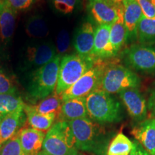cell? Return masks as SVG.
<instances>
[{"instance_id":"18","label":"cell","mask_w":155,"mask_h":155,"mask_svg":"<svg viewBox=\"0 0 155 155\" xmlns=\"http://www.w3.org/2000/svg\"><path fill=\"white\" fill-rule=\"evenodd\" d=\"M17 135L25 155H38L42 149L45 133L32 128H25Z\"/></svg>"},{"instance_id":"27","label":"cell","mask_w":155,"mask_h":155,"mask_svg":"<svg viewBox=\"0 0 155 155\" xmlns=\"http://www.w3.org/2000/svg\"><path fill=\"white\" fill-rule=\"evenodd\" d=\"M54 9L63 15H71L80 8L82 0H51Z\"/></svg>"},{"instance_id":"33","label":"cell","mask_w":155,"mask_h":155,"mask_svg":"<svg viewBox=\"0 0 155 155\" xmlns=\"http://www.w3.org/2000/svg\"><path fill=\"white\" fill-rule=\"evenodd\" d=\"M147 109L150 111V118H155V87L151 91L147 102Z\"/></svg>"},{"instance_id":"16","label":"cell","mask_w":155,"mask_h":155,"mask_svg":"<svg viewBox=\"0 0 155 155\" xmlns=\"http://www.w3.org/2000/svg\"><path fill=\"white\" fill-rule=\"evenodd\" d=\"M123 19L128 33V40L133 42L137 40V26L142 17V12L137 0H124Z\"/></svg>"},{"instance_id":"26","label":"cell","mask_w":155,"mask_h":155,"mask_svg":"<svg viewBox=\"0 0 155 155\" xmlns=\"http://www.w3.org/2000/svg\"><path fill=\"white\" fill-rule=\"evenodd\" d=\"M24 105L21 97L17 94H0V119Z\"/></svg>"},{"instance_id":"32","label":"cell","mask_w":155,"mask_h":155,"mask_svg":"<svg viewBox=\"0 0 155 155\" xmlns=\"http://www.w3.org/2000/svg\"><path fill=\"white\" fill-rule=\"evenodd\" d=\"M15 11H25L28 9L36 0H7Z\"/></svg>"},{"instance_id":"31","label":"cell","mask_w":155,"mask_h":155,"mask_svg":"<svg viewBox=\"0 0 155 155\" xmlns=\"http://www.w3.org/2000/svg\"><path fill=\"white\" fill-rule=\"evenodd\" d=\"M140 6L142 15L147 18H155V6L151 0H137Z\"/></svg>"},{"instance_id":"14","label":"cell","mask_w":155,"mask_h":155,"mask_svg":"<svg viewBox=\"0 0 155 155\" xmlns=\"http://www.w3.org/2000/svg\"><path fill=\"white\" fill-rule=\"evenodd\" d=\"M110 25H100L96 28L93 58L96 60H106L115 57L110 44Z\"/></svg>"},{"instance_id":"34","label":"cell","mask_w":155,"mask_h":155,"mask_svg":"<svg viewBox=\"0 0 155 155\" xmlns=\"http://www.w3.org/2000/svg\"><path fill=\"white\" fill-rule=\"evenodd\" d=\"M133 148L129 155H151L137 140L133 141Z\"/></svg>"},{"instance_id":"13","label":"cell","mask_w":155,"mask_h":155,"mask_svg":"<svg viewBox=\"0 0 155 155\" xmlns=\"http://www.w3.org/2000/svg\"><path fill=\"white\" fill-rule=\"evenodd\" d=\"M25 55L28 66L38 69L50 63L57 55L56 48L52 42H42L28 47Z\"/></svg>"},{"instance_id":"2","label":"cell","mask_w":155,"mask_h":155,"mask_svg":"<svg viewBox=\"0 0 155 155\" xmlns=\"http://www.w3.org/2000/svg\"><path fill=\"white\" fill-rule=\"evenodd\" d=\"M86 104L89 119L99 124L117 123L123 119L121 103L112 94L100 89L86 97Z\"/></svg>"},{"instance_id":"29","label":"cell","mask_w":155,"mask_h":155,"mask_svg":"<svg viewBox=\"0 0 155 155\" xmlns=\"http://www.w3.org/2000/svg\"><path fill=\"white\" fill-rule=\"evenodd\" d=\"M17 94V88L12 79L0 68V94Z\"/></svg>"},{"instance_id":"23","label":"cell","mask_w":155,"mask_h":155,"mask_svg":"<svg viewBox=\"0 0 155 155\" xmlns=\"http://www.w3.org/2000/svg\"><path fill=\"white\" fill-rule=\"evenodd\" d=\"M132 148V141L124 134L119 133L110 142L106 155H129Z\"/></svg>"},{"instance_id":"1","label":"cell","mask_w":155,"mask_h":155,"mask_svg":"<svg viewBox=\"0 0 155 155\" xmlns=\"http://www.w3.org/2000/svg\"><path fill=\"white\" fill-rule=\"evenodd\" d=\"M72 130L78 150L93 155H106L111 137L101 124L89 118H83L68 122Z\"/></svg>"},{"instance_id":"11","label":"cell","mask_w":155,"mask_h":155,"mask_svg":"<svg viewBox=\"0 0 155 155\" xmlns=\"http://www.w3.org/2000/svg\"><path fill=\"white\" fill-rule=\"evenodd\" d=\"M26 121L24 106L0 119V147L17 134Z\"/></svg>"},{"instance_id":"28","label":"cell","mask_w":155,"mask_h":155,"mask_svg":"<svg viewBox=\"0 0 155 155\" xmlns=\"http://www.w3.org/2000/svg\"><path fill=\"white\" fill-rule=\"evenodd\" d=\"M0 155H25L18 136L16 135L0 147Z\"/></svg>"},{"instance_id":"7","label":"cell","mask_w":155,"mask_h":155,"mask_svg":"<svg viewBox=\"0 0 155 155\" xmlns=\"http://www.w3.org/2000/svg\"><path fill=\"white\" fill-rule=\"evenodd\" d=\"M110 62L98 60L89 71L61 96L62 101L71 98H86L91 93L99 89L106 66Z\"/></svg>"},{"instance_id":"15","label":"cell","mask_w":155,"mask_h":155,"mask_svg":"<svg viewBox=\"0 0 155 155\" xmlns=\"http://www.w3.org/2000/svg\"><path fill=\"white\" fill-rule=\"evenodd\" d=\"M131 134L151 155H155V118L139 122L133 128Z\"/></svg>"},{"instance_id":"20","label":"cell","mask_w":155,"mask_h":155,"mask_svg":"<svg viewBox=\"0 0 155 155\" xmlns=\"http://www.w3.org/2000/svg\"><path fill=\"white\" fill-rule=\"evenodd\" d=\"M24 111L27 116V121L32 129L41 131H48L53 125L58 114H39L34 111L28 104L24 105Z\"/></svg>"},{"instance_id":"10","label":"cell","mask_w":155,"mask_h":155,"mask_svg":"<svg viewBox=\"0 0 155 155\" xmlns=\"http://www.w3.org/2000/svg\"><path fill=\"white\" fill-rule=\"evenodd\" d=\"M119 98L133 120L141 122L147 116V103L138 88L126 89L119 93Z\"/></svg>"},{"instance_id":"5","label":"cell","mask_w":155,"mask_h":155,"mask_svg":"<svg viewBox=\"0 0 155 155\" xmlns=\"http://www.w3.org/2000/svg\"><path fill=\"white\" fill-rule=\"evenodd\" d=\"M140 84V78L132 70L110 62L104 71L99 89L115 94L126 89L138 88Z\"/></svg>"},{"instance_id":"21","label":"cell","mask_w":155,"mask_h":155,"mask_svg":"<svg viewBox=\"0 0 155 155\" xmlns=\"http://www.w3.org/2000/svg\"><path fill=\"white\" fill-rule=\"evenodd\" d=\"M109 40L113 53L116 56L128 40V33L124 23L123 13L116 22L111 25Z\"/></svg>"},{"instance_id":"37","label":"cell","mask_w":155,"mask_h":155,"mask_svg":"<svg viewBox=\"0 0 155 155\" xmlns=\"http://www.w3.org/2000/svg\"><path fill=\"white\" fill-rule=\"evenodd\" d=\"M38 155H49V154H48L47 153H46L45 152H44L43 150H41L40 152V153L38 154Z\"/></svg>"},{"instance_id":"36","label":"cell","mask_w":155,"mask_h":155,"mask_svg":"<svg viewBox=\"0 0 155 155\" xmlns=\"http://www.w3.org/2000/svg\"><path fill=\"white\" fill-rule=\"evenodd\" d=\"M68 155H83V154H81V153H79V152H78V150H77L74 151V152H71V154H68Z\"/></svg>"},{"instance_id":"3","label":"cell","mask_w":155,"mask_h":155,"mask_svg":"<svg viewBox=\"0 0 155 155\" xmlns=\"http://www.w3.org/2000/svg\"><path fill=\"white\" fill-rule=\"evenodd\" d=\"M61 57L57 55L43 66L36 69L30 77L28 96L31 102L41 101L55 92Z\"/></svg>"},{"instance_id":"8","label":"cell","mask_w":155,"mask_h":155,"mask_svg":"<svg viewBox=\"0 0 155 155\" xmlns=\"http://www.w3.org/2000/svg\"><path fill=\"white\" fill-rule=\"evenodd\" d=\"M124 63L131 70L147 74H155V47L131 45L122 54Z\"/></svg>"},{"instance_id":"19","label":"cell","mask_w":155,"mask_h":155,"mask_svg":"<svg viewBox=\"0 0 155 155\" xmlns=\"http://www.w3.org/2000/svg\"><path fill=\"white\" fill-rule=\"evenodd\" d=\"M16 13L7 0H0V38L5 43L8 42L14 34Z\"/></svg>"},{"instance_id":"30","label":"cell","mask_w":155,"mask_h":155,"mask_svg":"<svg viewBox=\"0 0 155 155\" xmlns=\"http://www.w3.org/2000/svg\"><path fill=\"white\" fill-rule=\"evenodd\" d=\"M71 44V38H70L69 32L66 30L63 29L59 32L57 36V46L56 50L58 55H63L66 53Z\"/></svg>"},{"instance_id":"12","label":"cell","mask_w":155,"mask_h":155,"mask_svg":"<svg viewBox=\"0 0 155 155\" xmlns=\"http://www.w3.org/2000/svg\"><path fill=\"white\" fill-rule=\"evenodd\" d=\"M95 30L91 22L86 21L77 29L73 36V47L78 55L92 57L94 44Z\"/></svg>"},{"instance_id":"17","label":"cell","mask_w":155,"mask_h":155,"mask_svg":"<svg viewBox=\"0 0 155 155\" xmlns=\"http://www.w3.org/2000/svg\"><path fill=\"white\" fill-rule=\"evenodd\" d=\"M58 121H71L88 118L86 98H75L64 101L58 111Z\"/></svg>"},{"instance_id":"4","label":"cell","mask_w":155,"mask_h":155,"mask_svg":"<svg viewBox=\"0 0 155 155\" xmlns=\"http://www.w3.org/2000/svg\"><path fill=\"white\" fill-rule=\"evenodd\" d=\"M96 61L98 60L92 57H83L78 54L64 55L61 60L58 83L54 93L61 96L91 68Z\"/></svg>"},{"instance_id":"6","label":"cell","mask_w":155,"mask_h":155,"mask_svg":"<svg viewBox=\"0 0 155 155\" xmlns=\"http://www.w3.org/2000/svg\"><path fill=\"white\" fill-rule=\"evenodd\" d=\"M42 150L49 155H68L77 150L68 122L57 121L47 131Z\"/></svg>"},{"instance_id":"22","label":"cell","mask_w":155,"mask_h":155,"mask_svg":"<svg viewBox=\"0 0 155 155\" xmlns=\"http://www.w3.org/2000/svg\"><path fill=\"white\" fill-rule=\"evenodd\" d=\"M137 40L144 45L153 46L155 44V18L141 17L137 26Z\"/></svg>"},{"instance_id":"35","label":"cell","mask_w":155,"mask_h":155,"mask_svg":"<svg viewBox=\"0 0 155 155\" xmlns=\"http://www.w3.org/2000/svg\"><path fill=\"white\" fill-rule=\"evenodd\" d=\"M108 1L116 4V5H122V2H123L124 0H108Z\"/></svg>"},{"instance_id":"9","label":"cell","mask_w":155,"mask_h":155,"mask_svg":"<svg viewBox=\"0 0 155 155\" xmlns=\"http://www.w3.org/2000/svg\"><path fill=\"white\" fill-rule=\"evenodd\" d=\"M87 9L90 17L98 25H111L123 13L122 5H116L108 0H88Z\"/></svg>"},{"instance_id":"38","label":"cell","mask_w":155,"mask_h":155,"mask_svg":"<svg viewBox=\"0 0 155 155\" xmlns=\"http://www.w3.org/2000/svg\"><path fill=\"white\" fill-rule=\"evenodd\" d=\"M151 1H152V2L153 5L155 6V0H151Z\"/></svg>"},{"instance_id":"25","label":"cell","mask_w":155,"mask_h":155,"mask_svg":"<svg viewBox=\"0 0 155 155\" xmlns=\"http://www.w3.org/2000/svg\"><path fill=\"white\" fill-rule=\"evenodd\" d=\"M25 31L29 37L42 38L48 36L49 28L47 22L40 16H33L28 19L25 25Z\"/></svg>"},{"instance_id":"24","label":"cell","mask_w":155,"mask_h":155,"mask_svg":"<svg viewBox=\"0 0 155 155\" xmlns=\"http://www.w3.org/2000/svg\"><path fill=\"white\" fill-rule=\"evenodd\" d=\"M62 99L59 95L53 93L50 96L41 100L38 104L35 105H29L30 108L34 111L42 114L56 113L59 111L62 104Z\"/></svg>"}]
</instances>
